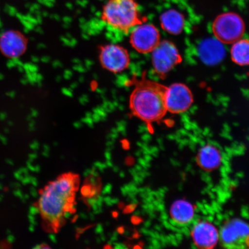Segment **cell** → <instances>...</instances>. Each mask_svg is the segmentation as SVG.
I'll use <instances>...</instances> for the list:
<instances>
[{"label": "cell", "instance_id": "cell-1", "mask_svg": "<svg viewBox=\"0 0 249 249\" xmlns=\"http://www.w3.org/2000/svg\"><path fill=\"white\" fill-rule=\"evenodd\" d=\"M127 83L133 87L129 98V108L133 116L148 125L163 118L167 112V87L147 79L144 74L139 78L133 76Z\"/></svg>", "mask_w": 249, "mask_h": 249}, {"label": "cell", "instance_id": "cell-2", "mask_svg": "<svg viewBox=\"0 0 249 249\" xmlns=\"http://www.w3.org/2000/svg\"><path fill=\"white\" fill-rule=\"evenodd\" d=\"M74 182L73 176L62 177L50 183L40 194L38 211L47 221L55 226L60 222L65 205L73 201Z\"/></svg>", "mask_w": 249, "mask_h": 249}, {"label": "cell", "instance_id": "cell-3", "mask_svg": "<svg viewBox=\"0 0 249 249\" xmlns=\"http://www.w3.org/2000/svg\"><path fill=\"white\" fill-rule=\"evenodd\" d=\"M101 18L112 29L125 34L146 21L140 14L136 0H107Z\"/></svg>", "mask_w": 249, "mask_h": 249}, {"label": "cell", "instance_id": "cell-4", "mask_svg": "<svg viewBox=\"0 0 249 249\" xmlns=\"http://www.w3.org/2000/svg\"><path fill=\"white\" fill-rule=\"evenodd\" d=\"M213 30L220 42L232 44L244 36L245 24L238 15L229 12L218 16L213 21Z\"/></svg>", "mask_w": 249, "mask_h": 249}, {"label": "cell", "instance_id": "cell-5", "mask_svg": "<svg viewBox=\"0 0 249 249\" xmlns=\"http://www.w3.org/2000/svg\"><path fill=\"white\" fill-rule=\"evenodd\" d=\"M151 53L152 66L160 77L166 76L182 61L176 46L168 40L160 42Z\"/></svg>", "mask_w": 249, "mask_h": 249}, {"label": "cell", "instance_id": "cell-6", "mask_svg": "<svg viewBox=\"0 0 249 249\" xmlns=\"http://www.w3.org/2000/svg\"><path fill=\"white\" fill-rule=\"evenodd\" d=\"M219 241L224 247L244 248L249 246V224L240 219L227 222L219 231Z\"/></svg>", "mask_w": 249, "mask_h": 249}, {"label": "cell", "instance_id": "cell-7", "mask_svg": "<svg viewBox=\"0 0 249 249\" xmlns=\"http://www.w3.org/2000/svg\"><path fill=\"white\" fill-rule=\"evenodd\" d=\"M99 58L102 67L111 73L123 72L130 66L128 52L118 45L108 44L99 47Z\"/></svg>", "mask_w": 249, "mask_h": 249}, {"label": "cell", "instance_id": "cell-8", "mask_svg": "<svg viewBox=\"0 0 249 249\" xmlns=\"http://www.w3.org/2000/svg\"><path fill=\"white\" fill-rule=\"evenodd\" d=\"M160 42V31L151 24L143 23L130 31V44L140 53H151Z\"/></svg>", "mask_w": 249, "mask_h": 249}, {"label": "cell", "instance_id": "cell-9", "mask_svg": "<svg viewBox=\"0 0 249 249\" xmlns=\"http://www.w3.org/2000/svg\"><path fill=\"white\" fill-rule=\"evenodd\" d=\"M194 98L191 90L181 83L167 87L166 95L167 111L173 114L184 113L191 107Z\"/></svg>", "mask_w": 249, "mask_h": 249}, {"label": "cell", "instance_id": "cell-10", "mask_svg": "<svg viewBox=\"0 0 249 249\" xmlns=\"http://www.w3.org/2000/svg\"><path fill=\"white\" fill-rule=\"evenodd\" d=\"M27 48V39L22 33L14 30L3 32L0 36V52L9 58L22 55Z\"/></svg>", "mask_w": 249, "mask_h": 249}, {"label": "cell", "instance_id": "cell-11", "mask_svg": "<svg viewBox=\"0 0 249 249\" xmlns=\"http://www.w3.org/2000/svg\"><path fill=\"white\" fill-rule=\"evenodd\" d=\"M192 240L199 248L210 249L216 247L219 241V231L217 227L208 221L197 222L191 232Z\"/></svg>", "mask_w": 249, "mask_h": 249}, {"label": "cell", "instance_id": "cell-12", "mask_svg": "<svg viewBox=\"0 0 249 249\" xmlns=\"http://www.w3.org/2000/svg\"><path fill=\"white\" fill-rule=\"evenodd\" d=\"M198 52L201 60L208 65L219 63L225 55V50L222 43L217 39L204 40L199 47Z\"/></svg>", "mask_w": 249, "mask_h": 249}, {"label": "cell", "instance_id": "cell-13", "mask_svg": "<svg viewBox=\"0 0 249 249\" xmlns=\"http://www.w3.org/2000/svg\"><path fill=\"white\" fill-rule=\"evenodd\" d=\"M170 214L171 220L177 225L185 226L194 220L196 211L194 205L191 202L180 199L171 204Z\"/></svg>", "mask_w": 249, "mask_h": 249}, {"label": "cell", "instance_id": "cell-14", "mask_svg": "<svg viewBox=\"0 0 249 249\" xmlns=\"http://www.w3.org/2000/svg\"><path fill=\"white\" fill-rule=\"evenodd\" d=\"M197 160L202 169L212 171L216 170L222 164L223 156L215 146L207 144L199 149Z\"/></svg>", "mask_w": 249, "mask_h": 249}, {"label": "cell", "instance_id": "cell-15", "mask_svg": "<svg viewBox=\"0 0 249 249\" xmlns=\"http://www.w3.org/2000/svg\"><path fill=\"white\" fill-rule=\"evenodd\" d=\"M160 24L165 31L177 35L182 32L184 27V17L179 12L170 9L161 15Z\"/></svg>", "mask_w": 249, "mask_h": 249}, {"label": "cell", "instance_id": "cell-16", "mask_svg": "<svg viewBox=\"0 0 249 249\" xmlns=\"http://www.w3.org/2000/svg\"><path fill=\"white\" fill-rule=\"evenodd\" d=\"M232 44L231 49L232 61L241 66L249 65V40L240 39Z\"/></svg>", "mask_w": 249, "mask_h": 249}, {"label": "cell", "instance_id": "cell-17", "mask_svg": "<svg viewBox=\"0 0 249 249\" xmlns=\"http://www.w3.org/2000/svg\"><path fill=\"white\" fill-rule=\"evenodd\" d=\"M91 189L88 185L83 187L82 189V194L85 197H89L91 194Z\"/></svg>", "mask_w": 249, "mask_h": 249}, {"label": "cell", "instance_id": "cell-18", "mask_svg": "<svg viewBox=\"0 0 249 249\" xmlns=\"http://www.w3.org/2000/svg\"><path fill=\"white\" fill-rule=\"evenodd\" d=\"M136 204L132 203L124 208V212L125 213H131L135 210Z\"/></svg>", "mask_w": 249, "mask_h": 249}, {"label": "cell", "instance_id": "cell-19", "mask_svg": "<svg viewBox=\"0 0 249 249\" xmlns=\"http://www.w3.org/2000/svg\"><path fill=\"white\" fill-rule=\"evenodd\" d=\"M131 221L132 223L135 224V225H138V224L141 222V219H140V217L136 215L132 216Z\"/></svg>", "mask_w": 249, "mask_h": 249}, {"label": "cell", "instance_id": "cell-20", "mask_svg": "<svg viewBox=\"0 0 249 249\" xmlns=\"http://www.w3.org/2000/svg\"><path fill=\"white\" fill-rule=\"evenodd\" d=\"M111 188L112 186L111 185H107V186L105 187V188L104 189V191H103V194H104V195L110 194V193L111 191Z\"/></svg>", "mask_w": 249, "mask_h": 249}, {"label": "cell", "instance_id": "cell-21", "mask_svg": "<svg viewBox=\"0 0 249 249\" xmlns=\"http://www.w3.org/2000/svg\"><path fill=\"white\" fill-rule=\"evenodd\" d=\"M123 147L124 149H128L129 148V143L127 140H124L122 142Z\"/></svg>", "mask_w": 249, "mask_h": 249}, {"label": "cell", "instance_id": "cell-22", "mask_svg": "<svg viewBox=\"0 0 249 249\" xmlns=\"http://www.w3.org/2000/svg\"><path fill=\"white\" fill-rule=\"evenodd\" d=\"M35 248H37V249H50L51 248H50V247H49V246H48V245L42 244V245H38V246H36V247H35Z\"/></svg>", "mask_w": 249, "mask_h": 249}, {"label": "cell", "instance_id": "cell-23", "mask_svg": "<svg viewBox=\"0 0 249 249\" xmlns=\"http://www.w3.org/2000/svg\"><path fill=\"white\" fill-rule=\"evenodd\" d=\"M98 194L97 189L96 188H93L91 189V194H90V196L91 197H93V196H96Z\"/></svg>", "mask_w": 249, "mask_h": 249}, {"label": "cell", "instance_id": "cell-24", "mask_svg": "<svg viewBox=\"0 0 249 249\" xmlns=\"http://www.w3.org/2000/svg\"><path fill=\"white\" fill-rule=\"evenodd\" d=\"M96 201H97V200H96L94 198H89L88 200L89 203L90 205H91L92 206L93 205H94L96 203Z\"/></svg>", "mask_w": 249, "mask_h": 249}, {"label": "cell", "instance_id": "cell-25", "mask_svg": "<svg viewBox=\"0 0 249 249\" xmlns=\"http://www.w3.org/2000/svg\"><path fill=\"white\" fill-rule=\"evenodd\" d=\"M103 231L102 226L100 225H99L96 229V232L98 233H100Z\"/></svg>", "mask_w": 249, "mask_h": 249}, {"label": "cell", "instance_id": "cell-26", "mask_svg": "<svg viewBox=\"0 0 249 249\" xmlns=\"http://www.w3.org/2000/svg\"><path fill=\"white\" fill-rule=\"evenodd\" d=\"M117 232L119 233H121V234H123V233L124 232V229L123 227H118L117 229Z\"/></svg>", "mask_w": 249, "mask_h": 249}, {"label": "cell", "instance_id": "cell-27", "mask_svg": "<svg viewBox=\"0 0 249 249\" xmlns=\"http://www.w3.org/2000/svg\"><path fill=\"white\" fill-rule=\"evenodd\" d=\"M64 216L65 218H70L71 216V213L70 211H65V213L64 214Z\"/></svg>", "mask_w": 249, "mask_h": 249}, {"label": "cell", "instance_id": "cell-28", "mask_svg": "<svg viewBox=\"0 0 249 249\" xmlns=\"http://www.w3.org/2000/svg\"><path fill=\"white\" fill-rule=\"evenodd\" d=\"M105 156H106V158L107 159V160H110V159H111L110 152H106Z\"/></svg>", "mask_w": 249, "mask_h": 249}, {"label": "cell", "instance_id": "cell-29", "mask_svg": "<svg viewBox=\"0 0 249 249\" xmlns=\"http://www.w3.org/2000/svg\"><path fill=\"white\" fill-rule=\"evenodd\" d=\"M116 247H115V248L121 249V248H125L126 247L123 244H117Z\"/></svg>", "mask_w": 249, "mask_h": 249}, {"label": "cell", "instance_id": "cell-30", "mask_svg": "<svg viewBox=\"0 0 249 249\" xmlns=\"http://www.w3.org/2000/svg\"><path fill=\"white\" fill-rule=\"evenodd\" d=\"M90 182H91L92 185H95V184L96 183V180L94 178H91L90 179Z\"/></svg>", "mask_w": 249, "mask_h": 249}, {"label": "cell", "instance_id": "cell-31", "mask_svg": "<svg viewBox=\"0 0 249 249\" xmlns=\"http://www.w3.org/2000/svg\"><path fill=\"white\" fill-rule=\"evenodd\" d=\"M51 239H52L53 242H56V238H55V235H52L51 236Z\"/></svg>", "mask_w": 249, "mask_h": 249}, {"label": "cell", "instance_id": "cell-32", "mask_svg": "<svg viewBox=\"0 0 249 249\" xmlns=\"http://www.w3.org/2000/svg\"><path fill=\"white\" fill-rule=\"evenodd\" d=\"M113 216L114 217H117L118 216V213L117 212H113Z\"/></svg>", "mask_w": 249, "mask_h": 249}, {"label": "cell", "instance_id": "cell-33", "mask_svg": "<svg viewBox=\"0 0 249 249\" xmlns=\"http://www.w3.org/2000/svg\"><path fill=\"white\" fill-rule=\"evenodd\" d=\"M107 166H110V167L113 166V164H112V163L111 162V161L110 160L107 161Z\"/></svg>", "mask_w": 249, "mask_h": 249}, {"label": "cell", "instance_id": "cell-34", "mask_svg": "<svg viewBox=\"0 0 249 249\" xmlns=\"http://www.w3.org/2000/svg\"><path fill=\"white\" fill-rule=\"evenodd\" d=\"M81 216H82V218H84V219H87V216L85 213H81Z\"/></svg>", "mask_w": 249, "mask_h": 249}, {"label": "cell", "instance_id": "cell-35", "mask_svg": "<svg viewBox=\"0 0 249 249\" xmlns=\"http://www.w3.org/2000/svg\"><path fill=\"white\" fill-rule=\"evenodd\" d=\"M120 175L121 177H122V178H123V177H124V172H123V171H121V172H120Z\"/></svg>", "mask_w": 249, "mask_h": 249}, {"label": "cell", "instance_id": "cell-36", "mask_svg": "<svg viewBox=\"0 0 249 249\" xmlns=\"http://www.w3.org/2000/svg\"><path fill=\"white\" fill-rule=\"evenodd\" d=\"M114 171H116V172H117V171H118V170H119V169H118V168L116 166L115 167H114Z\"/></svg>", "mask_w": 249, "mask_h": 249}]
</instances>
